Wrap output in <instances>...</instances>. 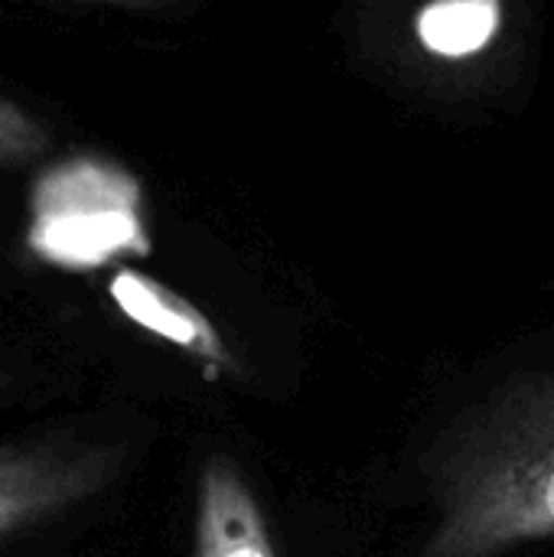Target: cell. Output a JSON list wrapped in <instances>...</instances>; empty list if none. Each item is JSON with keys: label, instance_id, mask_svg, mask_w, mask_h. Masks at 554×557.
<instances>
[{"label": "cell", "instance_id": "cell-1", "mask_svg": "<svg viewBox=\"0 0 554 557\" xmlns=\"http://www.w3.org/2000/svg\"><path fill=\"white\" fill-rule=\"evenodd\" d=\"M421 557H500L554 539V369L503 388L431 457Z\"/></svg>", "mask_w": 554, "mask_h": 557}, {"label": "cell", "instance_id": "cell-2", "mask_svg": "<svg viewBox=\"0 0 554 557\" xmlns=\"http://www.w3.org/2000/svg\"><path fill=\"white\" fill-rule=\"evenodd\" d=\"M26 248L62 271L150 255L140 180L101 153L52 160L29 189Z\"/></svg>", "mask_w": 554, "mask_h": 557}, {"label": "cell", "instance_id": "cell-3", "mask_svg": "<svg viewBox=\"0 0 554 557\" xmlns=\"http://www.w3.org/2000/svg\"><path fill=\"white\" fill-rule=\"evenodd\" d=\"M95 483H98V470L91 460H65L49 454H3L0 457V539L82 499Z\"/></svg>", "mask_w": 554, "mask_h": 557}, {"label": "cell", "instance_id": "cell-4", "mask_svg": "<svg viewBox=\"0 0 554 557\" xmlns=\"http://www.w3.org/2000/svg\"><path fill=\"white\" fill-rule=\"evenodd\" d=\"M196 557H278L248 483L229 460H209L202 470Z\"/></svg>", "mask_w": 554, "mask_h": 557}, {"label": "cell", "instance_id": "cell-5", "mask_svg": "<svg viewBox=\"0 0 554 557\" xmlns=\"http://www.w3.org/2000/svg\"><path fill=\"white\" fill-rule=\"evenodd\" d=\"M108 294H111L114 307L140 330H147L199 359L229 362L225 346H222L219 333L212 330V323L167 284L134 271V268H118L108 284Z\"/></svg>", "mask_w": 554, "mask_h": 557}, {"label": "cell", "instance_id": "cell-6", "mask_svg": "<svg viewBox=\"0 0 554 557\" xmlns=\"http://www.w3.org/2000/svg\"><path fill=\"white\" fill-rule=\"evenodd\" d=\"M503 23V0H431L418 13V39L441 59L480 52Z\"/></svg>", "mask_w": 554, "mask_h": 557}, {"label": "cell", "instance_id": "cell-7", "mask_svg": "<svg viewBox=\"0 0 554 557\" xmlns=\"http://www.w3.org/2000/svg\"><path fill=\"white\" fill-rule=\"evenodd\" d=\"M49 147H52L49 127L13 98L0 95V166H20L39 160L49 153Z\"/></svg>", "mask_w": 554, "mask_h": 557}, {"label": "cell", "instance_id": "cell-8", "mask_svg": "<svg viewBox=\"0 0 554 557\" xmlns=\"http://www.w3.org/2000/svg\"><path fill=\"white\" fill-rule=\"evenodd\" d=\"M72 3H104V7H124V10H157L173 0H72Z\"/></svg>", "mask_w": 554, "mask_h": 557}, {"label": "cell", "instance_id": "cell-9", "mask_svg": "<svg viewBox=\"0 0 554 557\" xmlns=\"http://www.w3.org/2000/svg\"><path fill=\"white\" fill-rule=\"evenodd\" d=\"M0 385H3V379H0Z\"/></svg>", "mask_w": 554, "mask_h": 557}]
</instances>
